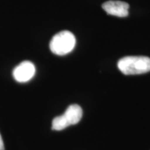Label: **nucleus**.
Masks as SVG:
<instances>
[{"label": "nucleus", "mask_w": 150, "mask_h": 150, "mask_svg": "<svg viewBox=\"0 0 150 150\" xmlns=\"http://www.w3.org/2000/svg\"><path fill=\"white\" fill-rule=\"evenodd\" d=\"M35 73V67L33 63L31 61H25L15 67L13 71V76L18 82L25 83L34 76Z\"/></svg>", "instance_id": "20e7f679"}, {"label": "nucleus", "mask_w": 150, "mask_h": 150, "mask_svg": "<svg viewBox=\"0 0 150 150\" xmlns=\"http://www.w3.org/2000/svg\"><path fill=\"white\" fill-rule=\"evenodd\" d=\"M0 150H4V142L1 134H0Z\"/></svg>", "instance_id": "423d86ee"}, {"label": "nucleus", "mask_w": 150, "mask_h": 150, "mask_svg": "<svg viewBox=\"0 0 150 150\" xmlns=\"http://www.w3.org/2000/svg\"><path fill=\"white\" fill-rule=\"evenodd\" d=\"M83 115V110L77 104L70 105L62 115L56 117L52 121L53 130L61 131L71 125L79 122Z\"/></svg>", "instance_id": "7ed1b4c3"}, {"label": "nucleus", "mask_w": 150, "mask_h": 150, "mask_svg": "<svg viewBox=\"0 0 150 150\" xmlns=\"http://www.w3.org/2000/svg\"><path fill=\"white\" fill-rule=\"evenodd\" d=\"M117 67L124 74H145L150 71V58L147 56H126L118 61Z\"/></svg>", "instance_id": "f257e3e1"}, {"label": "nucleus", "mask_w": 150, "mask_h": 150, "mask_svg": "<svg viewBox=\"0 0 150 150\" xmlns=\"http://www.w3.org/2000/svg\"><path fill=\"white\" fill-rule=\"evenodd\" d=\"M76 45V38L72 33L63 31L56 33L50 43V48L56 55L64 56L70 53Z\"/></svg>", "instance_id": "f03ea898"}, {"label": "nucleus", "mask_w": 150, "mask_h": 150, "mask_svg": "<svg viewBox=\"0 0 150 150\" xmlns=\"http://www.w3.org/2000/svg\"><path fill=\"white\" fill-rule=\"evenodd\" d=\"M102 8L110 16L124 18L129 15V5L125 1H108L103 4Z\"/></svg>", "instance_id": "39448f33"}]
</instances>
